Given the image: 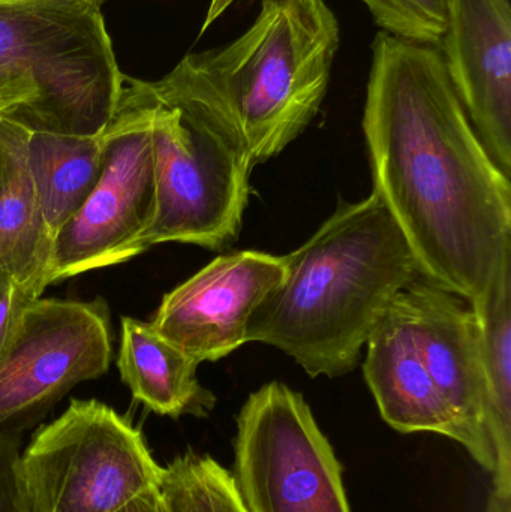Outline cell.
Returning <instances> with one entry per match:
<instances>
[{
    "label": "cell",
    "mask_w": 511,
    "mask_h": 512,
    "mask_svg": "<svg viewBox=\"0 0 511 512\" xmlns=\"http://www.w3.org/2000/svg\"><path fill=\"white\" fill-rule=\"evenodd\" d=\"M363 132L372 194L422 276L479 300L511 261V179L477 137L438 47L375 35Z\"/></svg>",
    "instance_id": "1"
},
{
    "label": "cell",
    "mask_w": 511,
    "mask_h": 512,
    "mask_svg": "<svg viewBox=\"0 0 511 512\" xmlns=\"http://www.w3.org/2000/svg\"><path fill=\"white\" fill-rule=\"evenodd\" d=\"M341 44L326 0H261L243 35L189 53L158 81H143L159 104L177 108L248 159L284 152L317 117Z\"/></svg>",
    "instance_id": "2"
},
{
    "label": "cell",
    "mask_w": 511,
    "mask_h": 512,
    "mask_svg": "<svg viewBox=\"0 0 511 512\" xmlns=\"http://www.w3.org/2000/svg\"><path fill=\"white\" fill-rule=\"evenodd\" d=\"M249 319L246 342L293 358L311 378L353 372L396 298L422 276L377 195L341 203L299 249Z\"/></svg>",
    "instance_id": "3"
},
{
    "label": "cell",
    "mask_w": 511,
    "mask_h": 512,
    "mask_svg": "<svg viewBox=\"0 0 511 512\" xmlns=\"http://www.w3.org/2000/svg\"><path fill=\"white\" fill-rule=\"evenodd\" d=\"M101 6L89 0H0L2 113L30 132L93 137L122 101Z\"/></svg>",
    "instance_id": "4"
},
{
    "label": "cell",
    "mask_w": 511,
    "mask_h": 512,
    "mask_svg": "<svg viewBox=\"0 0 511 512\" xmlns=\"http://www.w3.org/2000/svg\"><path fill=\"white\" fill-rule=\"evenodd\" d=\"M20 469L27 512H117L164 472L143 433L98 400H72L33 436Z\"/></svg>",
    "instance_id": "5"
},
{
    "label": "cell",
    "mask_w": 511,
    "mask_h": 512,
    "mask_svg": "<svg viewBox=\"0 0 511 512\" xmlns=\"http://www.w3.org/2000/svg\"><path fill=\"white\" fill-rule=\"evenodd\" d=\"M234 483L248 512H351L342 465L302 394L272 381L237 415Z\"/></svg>",
    "instance_id": "6"
},
{
    "label": "cell",
    "mask_w": 511,
    "mask_h": 512,
    "mask_svg": "<svg viewBox=\"0 0 511 512\" xmlns=\"http://www.w3.org/2000/svg\"><path fill=\"white\" fill-rule=\"evenodd\" d=\"M150 99L155 213L143 249L177 242L219 251L239 237L254 167L177 108Z\"/></svg>",
    "instance_id": "7"
},
{
    "label": "cell",
    "mask_w": 511,
    "mask_h": 512,
    "mask_svg": "<svg viewBox=\"0 0 511 512\" xmlns=\"http://www.w3.org/2000/svg\"><path fill=\"white\" fill-rule=\"evenodd\" d=\"M150 116L152 99L143 83L125 77L119 110L104 129L101 179L54 237L50 285L143 254L155 213Z\"/></svg>",
    "instance_id": "8"
},
{
    "label": "cell",
    "mask_w": 511,
    "mask_h": 512,
    "mask_svg": "<svg viewBox=\"0 0 511 512\" xmlns=\"http://www.w3.org/2000/svg\"><path fill=\"white\" fill-rule=\"evenodd\" d=\"M111 357L110 309L102 298L30 300L0 360V432L12 435L75 385L105 375Z\"/></svg>",
    "instance_id": "9"
},
{
    "label": "cell",
    "mask_w": 511,
    "mask_h": 512,
    "mask_svg": "<svg viewBox=\"0 0 511 512\" xmlns=\"http://www.w3.org/2000/svg\"><path fill=\"white\" fill-rule=\"evenodd\" d=\"M285 255L237 251L213 259L162 298L152 327L198 364L245 345L257 307L284 279Z\"/></svg>",
    "instance_id": "10"
},
{
    "label": "cell",
    "mask_w": 511,
    "mask_h": 512,
    "mask_svg": "<svg viewBox=\"0 0 511 512\" xmlns=\"http://www.w3.org/2000/svg\"><path fill=\"white\" fill-rule=\"evenodd\" d=\"M438 44L453 89L498 168L511 179L510 0H446Z\"/></svg>",
    "instance_id": "11"
},
{
    "label": "cell",
    "mask_w": 511,
    "mask_h": 512,
    "mask_svg": "<svg viewBox=\"0 0 511 512\" xmlns=\"http://www.w3.org/2000/svg\"><path fill=\"white\" fill-rule=\"evenodd\" d=\"M401 298L423 363L464 433L465 450L494 474L497 457L486 427L479 328L470 303L423 276Z\"/></svg>",
    "instance_id": "12"
},
{
    "label": "cell",
    "mask_w": 511,
    "mask_h": 512,
    "mask_svg": "<svg viewBox=\"0 0 511 512\" xmlns=\"http://www.w3.org/2000/svg\"><path fill=\"white\" fill-rule=\"evenodd\" d=\"M366 348L363 375L390 427L401 433H437L464 445V433L423 363L401 295Z\"/></svg>",
    "instance_id": "13"
},
{
    "label": "cell",
    "mask_w": 511,
    "mask_h": 512,
    "mask_svg": "<svg viewBox=\"0 0 511 512\" xmlns=\"http://www.w3.org/2000/svg\"><path fill=\"white\" fill-rule=\"evenodd\" d=\"M29 129L0 114V273L32 298L50 286L54 237L27 158Z\"/></svg>",
    "instance_id": "14"
},
{
    "label": "cell",
    "mask_w": 511,
    "mask_h": 512,
    "mask_svg": "<svg viewBox=\"0 0 511 512\" xmlns=\"http://www.w3.org/2000/svg\"><path fill=\"white\" fill-rule=\"evenodd\" d=\"M117 369L132 397L164 417L204 418L215 408L212 391L197 378L200 364L165 340L150 322L122 318Z\"/></svg>",
    "instance_id": "15"
},
{
    "label": "cell",
    "mask_w": 511,
    "mask_h": 512,
    "mask_svg": "<svg viewBox=\"0 0 511 512\" xmlns=\"http://www.w3.org/2000/svg\"><path fill=\"white\" fill-rule=\"evenodd\" d=\"M30 173L53 237L98 185L107 158L105 134L93 137L30 132Z\"/></svg>",
    "instance_id": "16"
},
{
    "label": "cell",
    "mask_w": 511,
    "mask_h": 512,
    "mask_svg": "<svg viewBox=\"0 0 511 512\" xmlns=\"http://www.w3.org/2000/svg\"><path fill=\"white\" fill-rule=\"evenodd\" d=\"M470 307L479 328L486 427L497 457L494 487L511 490V261Z\"/></svg>",
    "instance_id": "17"
},
{
    "label": "cell",
    "mask_w": 511,
    "mask_h": 512,
    "mask_svg": "<svg viewBox=\"0 0 511 512\" xmlns=\"http://www.w3.org/2000/svg\"><path fill=\"white\" fill-rule=\"evenodd\" d=\"M158 489L168 512H248L233 474L210 456L176 457L165 466Z\"/></svg>",
    "instance_id": "18"
},
{
    "label": "cell",
    "mask_w": 511,
    "mask_h": 512,
    "mask_svg": "<svg viewBox=\"0 0 511 512\" xmlns=\"http://www.w3.org/2000/svg\"><path fill=\"white\" fill-rule=\"evenodd\" d=\"M375 24L398 38L438 47L446 32V0H362Z\"/></svg>",
    "instance_id": "19"
},
{
    "label": "cell",
    "mask_w": 511,
    "mask_h": 512,
    "mask_svg": "<svg viewBox=\"0 0 511 512\" xmlns=\"http://www.w3.org/2000/svg\"><path fill=\"white\" fill-rule=\"evenodd\" d=\"M20 463L18 442L0 432V512H27Z\"/></svg>",
    "instance_id": "20"
},
{
    "label": "cell",
    "mask_w": 511,
    "mask_h": 512,
    "mask_svg": "<svg viewBox=\"0 0 511 512\" xmlns=\"http://www.w3.org/2000/svg\"><path fill=\"white\" fill-rule=\"evenodd\" d=\"M30 300L35 298L30 297L23 286L8 274L0 273V360L11 345L21 312Z\"/></svg>",
    "instance_id": "21"
},
{
    "label": "cell",
    "mask_w": 511,
    "mask_h": 512,
    "mask_svg": "<svg viewBox=\"0 0 511 512\" xmlns=\"http://www.w3.org/2000/svg\"><path fill=\"white\" fill-rule=\"evenodd\" d=\"M117 512H168V508L158 487H153L135 496Z\"/></svg>",
    "instance_id": "22"
},
{
    "label": "cell",
    "mask_w": 511,
    "mask_h": 512,
    "mask_svg": "<svg viewBox=\"0 0 511 512\" xmlns=\"http://www.w3.org/2000/svg\"><path fill=\"white\" fill-rule=\"evenodd\" d=\"M234 2H236V0H210L206 18H204L203 26H201L200 36H203L206 30L209 29L221 15H224Z\"/></svg>",
    "instance_id": "23"
},
{
    "label": "cell",
    "mask_w": 511,
    "mask_h": 512,
    "mask_svg": "<svg viewBox=\"0 0 511 512\" xmlns=\"http://www.w3.org/2000/svg\"><path fill=\"white\" fill-rule=\"evenodd\" d=\"M486 512H511V490H500L494 487Z\"/></svg>",
    "instance_id": "24"
},
{
    "label": "cell",
    "mask_w": 511,
    "mask_h": 512,
    "mask_svg": "<svg viewBox=\"0 0 511 512\" xmlns=\"http://www.w3.org/2000/svg\"><path fill=\"white\" fill-rule=\"evenodd\" d=\"M12 104L6 102L5 99L0 98V113H5V111L11 110Z\"/></svg>",
    "instance_id": "25"
},
{
    "label": "cell",
    "mask_w": 511,
    "mask_h": 512,
    "mask_svg": "<svg viewBox=\"0 0 511 512\" xmlns=\"http://www.w3.org/2000/svg\"><path fill=\"white\" fill-rule=\"evenodd\" d=\"M89 2H93V3H96V5L101 6V5H102V3H104V2H105V0H89Z\"/></svg>",
    "instance_id": "26"
},
{
    "label": "cell",
    "mask_w": 511,
    "mask_h": 512,
    "mask_svg": "<svg viewBox=\"0 0 511 512\" xmlns=\"http://www.w3.org/2000/svg\"><path fill=\"white\" fill-rule=\"evenodd\" d=\"M0 114H2V113H0Z\"/></svg>",
    "instance_id": "27"
}]
</instances>
